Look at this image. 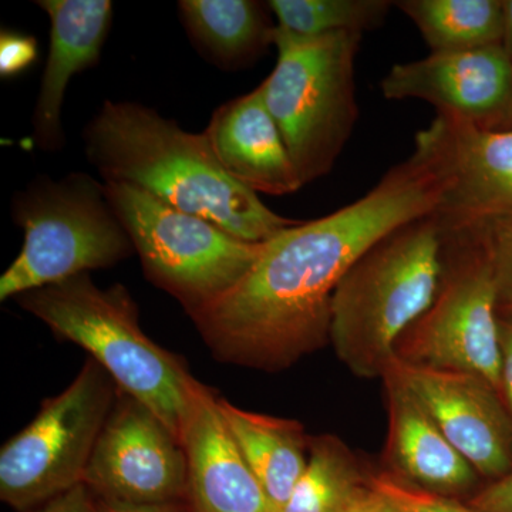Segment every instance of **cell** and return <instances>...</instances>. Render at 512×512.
<instances>
[{
  "instance_id": "1",
  "label": "cell",
  "mask_w": 512,
  "mask_h": 512,
  "mask_svg": "<svg viewBox=\"0 0 512 512\" xmlns=\"http://www.w3.org/2000/svg\"><path fill=\"white\" fill-rule=\"evenodd\" d=\"M448 185L439 154L417 134L412 156L365 197L264 242L244 278L190 318L221 362L289 369L328 345L333 293L357 259L397 228L434 214Z\"/></svg>"
},
{
  "instance_id": "2",
  "label": "cell",
  "mask_w": 512,
  "mask_h": 512,
  "mask_svg": "<svg viewBox=\"0 0 512 512\" xmlns=\"http://www.w3.org/2000/svg\"><path fill=\"white\" fill-rule=\"evenodd\" d=\"M84 148L106 183L146 191L242 241L264 244L301 222L276 214L228 175L204 133L185 131L143 104L104 101L84 130Z\"/></svg>"
},
{
  "instance_id": "3",
  "label": "cell",
  "mask_w": 512,
  "mask_h": 512,
  "mask_svg": "<svg viewBox=\"0 0 512 512\" xmlns=\"http://www.w3.org/2000/svg\"><path fill=\"white\" fill-rule=\"evenodd\" d=\"M448 237L431 214L397 228L357 259L333 293L329 343L353 375L382 379L396 345L443 284Z\"/></svg>"
},
{
  "instance_id": "4",
  "label": "cell",
  "mask_w": 512,
  "mask_h": 512,
  "mask_svg": "<svg viewBox=\"0 0 512 512\" xmlns=\"http://www.w3.org/2000/svg\"><path fill=\"white\" fill-rule=\"evenodd\" d=\"M15 299L56 338L86 350L121 393L144 404L181 443L197 379L181 357L143 332L136 302L123 285L100 288L83 274Z\"/></svg>"
},
{
  "instance_id": "5",
  "label": "cell",
  "mask_w": 512,
  "mask_h": 512,
  "mask_svg": "<svg viewBox=\"0 0 512 512\" xmlns=\"http://www.w3.org/2000/svg\"><path fill=\"white\" fill-rule=\"evenodd\" d=\"M363 33L305 37L275 26V69L261 84L303 185L328 175L359 117L355 60Z\"/></svg>"
},
{
  "instance_id": "6",
  "label": "cell",
  "mask_w": 512,
  "mask_h": 512,
  "mask_svg": "<svg viewBox=\"0 0 512 512\" xmlns=\"http://www.w3.org/2000/svg\"><path fill=\"white\" fill-rule=\"evenodd\" d=\"M23 245L0 276V301L107 269L136 252L111 207L104 183L74 173L40 177L13 200Z\"/></svg>"
},
{
  "instance_id": "7",
  "label": "cell",
  "mask_w": 512,
  "mask_h": 512,
  "mask_svg": "<svg viewBox=\"0 0 512 512\" xmlns=\"http://www.w3.org/2000/svg\"><path fill=\"white\" fill-rule=\"evenodd\" d=\"M103 183L144 274L173 295L188 316L234 288L264 247L235 238L214 222L177 210L131 185Z\"/></svg>"
},
{
  "instance_id": "8",
  "label": "cell",
  "mask_w": 512,
  "mask_h": 512,
  "mask_svg": "<svg viewBox=\"0 0 512 512\" xmlns=\"http://www.w3.org/2000/svg\"><path fill=\"white\" fill-rule=\"evenodd\" d=\"M116 383L93 359L62 393L0 450V500L30 512L84 483L101 430L116 402Z\"/></svg>"
},
{
  "instance_id": "9",
  "label": "cell",
  "mask_w": 512,
  "mask_h": 512,
  "mask_svg": "<svg viewBox=\"0 0 512 512\" xmlns=\"http://www.w3.org/2000/svg\"><path fill=\"white\" fill-rule=\"evenodd\" d=\"M497 289L476 237H448L443 284L429 309L404 332L396 359L407 365L471 373L501 394Z\"/></svg>"
},
{
  "instance_id": "10",
  "label": "cell",
  "mask_w": 512,
  "mask_h": 512,
  "mask_svg": "<svg viewBox=\"0 0 512 512\" xmlns=\"http://www.w3.org/2000/svg\"><path fill=\"white\" fill-rule=\"evenodd\" d=\"M84 484L110 503H187L183 444L156 414L119 390Z\"/></svg>"
},
{
  "instance_id": "11",
  "label": "cell",
  "mask_w": 512,
  "mask_h": 512,
  "mask_svg": "<svg viewBox=\"0 0 512 512\" xmlns=\"http://www.w3.org/2000/svg\"><path fill=\"white\" fill-rule=\"evenodd\" d=\"M423 133L446 167L450 185L434 212L448 237L512 211V130H494L437 114Z\"/></svg>"
},
{
  "instance_id": "12",
  "label": "cell",
  "mask_w": 512,
  "mask_h": 512,
  "mask_svg": "<svg viewBox=\"0 0 512 512\" xmlns=\"http://www.w3.org/2000/svg\"><path fill=\"white\" fill-rule=\"evenodd\" d=\"M393 365L478 476L500 480L512 471V419L493 384L471 373Z\"/></svg>"
},
{
  "instance_id": "13",
  "label": "cell",
  "mask_w": 512,
  "mask_h": 512,
  "mask_svg": "<svg viewBox=\"0 0 512 512\" xmlns=\"http://www.w3.org/2000/svg\"><path fill=\"white\" fill-rule=\"evenodd\" d=\"M512 87V60L503 45L430 53L397 63L380 83L387 100H423L437 114L494 128Z\"/></svg>"
},
{
  "instance_id": "14",
  "label": "cell",
  "mask_w": 512,
  "mask_h": 512,
  "mask_svg": "<svg viewBox=\"0 0 512 512\" xmlns=\"http://www.w3.org/2000/svg\"><path fill=\"white\" fill-rule=\"evenodd\" d=\"M218 399L195 380L181 436L190 512H276L242 457Z\"/></svg>"
},
{
  "instance_id": "15",
  "label": "cell",
  "mask_w": 512,
  "mask_h": 512,
  "mask_svg": "<svg viewBox=\"0 0 512 512\" xmlns=\"http://www.w3.org/2000/svg\"><path fill=\"white\" fill-rule=\"evenodd\" d=\"M382 380L389 416L386 461L390 474L444 497L470 491L480 477L477 471L447 440L393 363Z\"/></svg>"
},
{
  "instance_id": "16",
  "label": "cell",
  "mask_w": 512,
  "mask_h": 512,
  "mask_svg": "<svg viewBox=\"0 0 512 512\" xmlns=\"http://www.w3.org/2000/svg\"><path fill=\"white\" fill-rule=\"evenodd\" d=\"M50 20V46L40 82L33 130L46 151L66 143L62 124L64 94L76 74L99 63L113 20L110 0H40Z\"/></svg>"
},
{
  "instance_id": "17",
  "label": "cell",
  "mask_w": 512,
  "mask_h": 512,
  "mask_svg": "<svg viewBox=\"0 0 512 512\" xmlns=\"http://www.w3.org/2000/svg\"><path fill=\"white\" fill-rule=\"evenodd\" d=\"M204 134L227 174L256 194L288 195L303 187L261 87L218 107Z\"/></svg>"
},
{
  "instance_id": "18",
  "label": "cell",
  "mask_w": 512,
  "mask_h": 512,
  "mask_svg": "<svg viewBox=\"0 0 512 512\" xmlns=\"http://www.w3.org/2000/svg\"><path fill=\"white\" fill-rule=\"evenodd\" d=\"M218 404L242 457L281 511L308 464L311 437L299 421L239 409L222 397Z\"/></svg>"
},
{
  "instance_id": "19",
  "label": "cell",
  "mask_w": 512,
  "mask_h": 512,
  "mask_svg": "<svg viewBox=\"0 0 512 512\" xmlns=\"http://www.w3.org/2000/svg\"><path fill=\"white\" fill-rule=\"evenodd\" d=\"M268 5L254 0H181L178 3L191 42L221 69L237 70L254 63L274 45L275 26Z\"/></svg>"
},
{
  "instance_id": "20",
  "label": "cell",
  "mask_w": 512,
  "mask_h": 512,
  "mask_svg": "<svg viewBox=\"0 0 512 512\" xmlns=\"http://www.w3.org/2000/svg\"><path fill=\"white\" fill-rule=\"evenodd\" d=\"M431 53L466 52L503 45L504 9L498 0H402Z\"/></svg>"
},
{
  "instance_id": "21",
  "label": "cell",
  "mask_w": 512,
  "mask_h": 512,
  "mask_svg": "<svg viewBox=\"0 0 512 512\" xmlns=\"http://www.w3.org/2000/svg\"><path fill=\"white\" fill-rule=\"evenodd\" d=\"M370 488L359 461L339 437H313L308 464L279 512H350Z\"/></svg>"
},
{
  "instance_id": "22",
  "label": "cell",
  "mask_w": 512,
  "mask_h": 512,
  "mask_svg": "<svg viewBox=\"0 0 512 512\" xmlns=\"http://www.w3.org/2000/svg\"><path fill=\"white\" fill-rule=\"evenodd\" d=\"M278 28L316 37L379 28L394 2L389 0H269Z\"/></svg>"
},
{
  "instance_id": "23",
  "label": "cell",
  "mask_w": 512,
  "mask_h": 512,
  "mask_svg": "<svg viewBox=\"0 0 512 512\" xmlns=\"http://www.w3.org/2000/svg\"><path fill=\"white\" fill-rule=\"evenodd\" d=\"M480 242L493 272L501 311L512 312V211L494 218L473 232Z\"/></svg>"
},
{
  "instance_id": "24",
  "label": "cell",
  "mask_w": 512,
  "mask_h": 512,
  "mask_svg": "<svg viewBox=\"0 0 512 512\" xmlns=\"http://www.w3.org/2000/svg\"><path fill=\"white\" fill-rule=\"evenodd\" d=\"M370 484L386 495L400 512H481L444 495L429 493L404 483L390 473L370 477Z\"/></svg>"
},
{
  "instance_id": "25",
  "label": "cell",
  "mask_w": 512,
  "mask_h": 512,
  "mask_svg": "<svg viewBox=\"0 0 512 512\" xmlns=\"http://www.w3.org/2000/svg\"><path fill=\"white\" fill-rule=\"evenodd\" d=\"M37 59L35 37L15 30L3 29L0 35V76L2 79L18 76L28 70Z\"/></svg>"
},
{
  "instance_id": "26",
  "label": "cell",
  "mask_w": 512,
  "mask_h": 512,
  "mask_svg": "<svg viewBox=\"0 0 512 512\" xmlns=\"http://www.w3.org/2000/svg\"><path fill=\"white\" fill-rule=\"evenodd\" d=\"M498 326H500L501 343V397L512 419V312L498 313Z\"/></svg>"
},
{
  "instance_id": "27",
  "label": "cell",
  "mask_w": 512,
  "mask_h": 512,
  "mask_svg": "<svg viewBox=\"0 0 512 512\" xmlns=\"http://www.w3.org/2000/svg\"><path fill=\"white\" fill-rule=\"evenodd\" d=\"M470 507L481 512H512V471L480 491Z\"/></svg>"
},
{
  "instance_id": "28",
  "label": "cell",
  "mask_w": 512,
  "mask_h": 512,
  "mask_svg": "<svg viewBox=\"0 0 512 512\" xmlns=\"http://www.w3.org/2000/svg\"><path fill=\"white\" fill-rule=\"evenodd\" d=\"M30 512H96V497L83 483Z\"/></svg>"
},
{
  "instance_id": "29",
  "label": "cell",
  "mask_w": 512,
  "mask_h": 512,
  "mask_svg": "<svg viewBox=\"0 0 512 512\" xmlns=\"http://www.w3.org/2000/svg\"><path fill=\"white\" fill-rule=\"evenodd\" d=\"M96 512H190V508L187 503L131 505L96 498Z\"/></svg>"
},
{
  "instance_id": "30",
  "label": "cell",
  "mask_w": 512,
  "mask_h": 512,
  "mask_svg": "<svg viewBox=\"0 0 512 512\" xmlns=\"http://www.w3.org/2000/svg\"><path fill=\"white\" fill-rule=\"evenodd\" d=\"M350 512H400L397 510L396 505L386 497V495L376 490L372 484H370L369 490L363 495L362 500L359 501L352 508Z\"/></svg>"
},
{
  "instance_id": "31",
  "label": "cell",
  "mask_w": 512,
  "mask_h": 512,
  "mask_svg": "<svg viewBox=\"0 0 512 512\" xmlns=\"http://www.w3.org/2000/svg\"><path fill=\"white\" fill-rule=\"evenodd\" d=\"M504 9V37L503 47L512 60V0L503 2Z\"/></svg>"
},
{
  "instance_id": "32",
  "label": "cell",
  "mask_w": 512,
  "mask_h": 512,
  "mask_svg": "<svg viewBox=\"0 0 512 512\" xmlns=\"http://www.w3.org/2000/svg\"><path fill=\"white\" fill-rule=\"evenodd\" d=\"M494 130H512V87L503 114H501L498 123L495 124Z\"/></svg>"
}]
</instances>
